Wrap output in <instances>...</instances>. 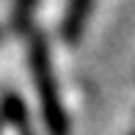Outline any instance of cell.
Listing matches in <instances>:
<instances>
[{
  "mask_svg": "<svg viewBox=\"0 0 135 135\" xmlns=\"http://www.w3.org/2000/svg\"><path fill=\"white\" fill-rule=\"evenodd\" d=\"M36 6H39V0H14V6H11V25H14V30H20V33L30 30Z\"/></svg>",
  "mask_w": 135,
  "mask_h": 135,
  "instance_id": "cell-4",
  "label": "cell"
},
{
  "mask_svg": "<svg viewBox=\"0 0 135 135\" xmlns=\"http://www.w3.org/2000/svg\"><path fill=\"white\" fill-rule=\"evenodd\" d=\"M0 127H3V121H0Z\"/></svg>",
  "mask_w": 135,
  "mask_h": 135,
  "instance_id": "cell-5",
  "label": "cell"
},
{
  "mask_svg": "<svg viewBox=\"0 0 135 135\" xmlns=\"http://www.w3.org/2000/svg\"><path fill=\"white\" fill-rule=\"evenodd\" d=\"M28 64H30V75H33L36 91H39V105H41L47 132L50 135H69V113H66L64 102H61V88H58V80H55L50 44H47L44 33H39V30L30 33Z\"/></svg>",
  "mask_w": 135,
  "mask_h": 135,
  "instance_id": "cell-1",
  "label": "cell"
},
{
  "mask_svg": "<svg viewBox=\"0 0 135 135\" xmlns=\"http://www.w3.org/2000/svg\"><path fill=\"white\" fill-rule=\"evenodd\" d=\"M91 8H94V0H66L64 20H61V36H64L66 44H77L83 39Z\"/></svg>",
  "mask_w": 135,
  "mask_h": 135,
  "instance_id": "cell-2",
  "label": "cell"
},
{
  "mask_svg": "<svg viewBox=\"0 0 135 135\" xmlns=\"http://www.w3.org/2000/svg\"><path fill=\"white\" fill-rule=\"evenodd\" d=\"M0 36H3V33H0Z\"/></svg>",
  "mask_w": 135,
  "mask_h": 135,
  "instance_id": "cell-6",
  "label": "cell"
},
{
  "mask_svg": "<svg viewBox=\"0 0 135 135\" xmlns=\"http://www.w3.org/2000/svg\"><path fill=\"white\" fill-rule=\"evenodd\" d=\"M0 121L3 124H14L20 130H28V108L17 94H6L0 102Z\"/></svg>",
  "mask_w": 135,
  "mask_h": 135,
  "instance_id": "cell-3",
  "label": "cell"
},
{
  "mask_svg": "<svg viewBox=\"0 0 135 135\" xmlns=\"http://www.w3.org/2000/svg\"><path fill=\"white\" fill-rule=\"evenodd\" d=\"M132 135H135V132H132Z\"/></svg>",
  "mask_w": 135,
  "mask_h": 135,
  "instance_id": "cell-7",
  "label": "cell"
}]
</instances>
